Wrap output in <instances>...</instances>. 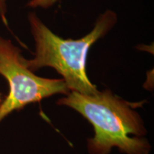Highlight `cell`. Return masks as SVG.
Segmentation results:
<instances>
[{"instance_id": "cell-1", "label": "cell", "mask_w": 154, "mask_h": 154, "mask_svg": "<svg viewBox=\"0 0 154 154\" xmlns=\"http://www.w3.org/2000/svg\"><path fill=\"white\" fill-rule=\"evenodd\" d=\"M144 102L131 103L106 89L94 95L70 91L57 104L74 109L93 126L94 136L88 139L90 154H109L113 147L126 154H149L146 130L135 110Z\"/></svg>"}, {"instance_id": "cell-3", "label": "cell", "mask_w": 154, "mask_h": 154, "mask_svg": "<svg viewBox=\"0 0 154 154\" xmlns=\"http://www.w3.org/2000/svg\"><path fill=\"white\" fill-rule=\"evenodd\" d=\"M0 74L9 84V91L0 106V122L14 111L41 101L54 94L67 95L69 89L63 79L36 76L25 66L21 50L10 40L0 36Z\"/></svg>"}, {"instance_id": "cell-5", "label": "cell", "mask_w": 154, "mask_h": 154, "mask_svg": "<svg viewBox=\"0 0 154 154\" xmlns=\"http://www.w3.org/2000/svg\"><path fill=\"white\" fill-rule=\"evenodd\" d=\"M7 11V0H0V18L6 26L8 25L7 17H6Z\"/></svg>"}, {"instance_id": "cell-2", "label": "cell", "mask_w": 154, "mask_h": 154, "mask_svg": "<svg viewBox=\"0 0 154 154\" xmlns=\"http://www.w3.org/2000/svg\"><path fill=\"white\" fill-rule=\"evenodd\" d=\"M35 42V53L24 63L32 72L44 67L54 69L71 91L94 95L99 91L86 74V58L91 46L109 33L116 24V13L107 9L96 19L91 32L79 39H65L54 33L34 12L28 15Z\"/></svg>"}, {"instance_id": "cell-4", "label": "cell", "mask_w": 154, "mask_h": 154, "mask_svg": "<svg viewBox=\"0 0 154 154\" xmlns=\"http://www.w3.org/2000/svg\"><path fill=\"white\" fill-rule=\"evenodd\" d=\"M60 0H31L27 4V7L32 8L49 9L53 7Z\"/></svg>"}, {"instance_id": "cell-6", "label": "cell", "mask_w": 154, "mask_h": 154, "mask_svg": "<svg viewBox=\"0 0 154 154\" xmlns=\"http://www.w3.org/2000/svg\"><path fill=\"white\" fill-rule=\"evenodd\" d=\"M4 99H5V98H4L3 95L1 93H0V106H1L2 103Z\"/></svg>"}]
</instances>
